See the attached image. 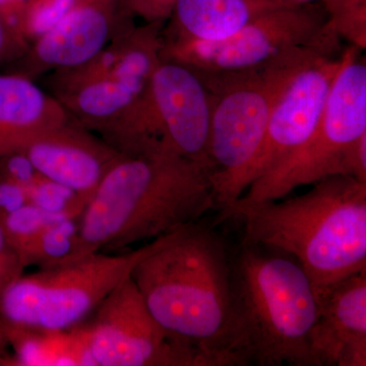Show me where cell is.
Masks as SVG:
<instances>
[{
    "label": "cell",
    "mask_w": 366,
    "mask_h": 366,
    "mask_svg": "<svg viewBox=\"0 0 366 366\" xmlns=\"http://www.w3.org/2000/svg\"><path fill=\"white\" fill-rule=\"evenodd\" d=\"M340 40L327 23L322 2L284 4L262 14L226 39L163 42L162 56L201 71H243L303 50L340 54Z\"/></svg>",
    "instance_id": "obj_9"
},
{
    "label": "cell",
    "mask_w": 366,
    "mask_h": 366,
    "mask_svg": "<svg viewBox=\"0 0 366 366\" xmlns=\"http://www.w3.org/2000/svg\"><path fill=\"white\" fill-rule=\"evenodd\" d=\"M315 366L366 365V271L315 291Z\"/></svg>",
    "instance_id": "obj_15"
},
{
    "label": "cell",
    "mask_w": 366,
    "mask_h": 366,
    "mask_svg": "<svg viewBox=\"0 0 366 366\" xmlns=\"http://www.w3.org/2000/svg\"><path fill=\"white\" fill-rule=\"evenodd\" d=\"M134 25L127 0H76L13 62L11 72L36 81L50 72L79 66Z\"/></svg>",
    "instance_id": "obj_12"
},
{
    "label": "cell",
    "mask_w": 366,
    "mask_h": 366,
    "mask_svg": "<svg viewBox=\"0 0 366 366\" xmlns=\"http://www.w3.org/2000/svg\"><path fill=\"white\" fill-rule=\"evenodd\" d=\"M21 151L41 175L74 190L86 204L122 156L71 119L40 134Z\"/></svg>",
    "instance_id": "obj_14"
},
{
    "label": "cell",
    "mask_w": 366,
    "mask_h": 366,
    "mask_svg": "<svg viewBox=\"0 0 366 366\" xmlns=\"http://www.w3.org/2000/svg\"><path fill=\"white\" fill-rule=\"evenodd\" d=\"M231 266V351L237 366H315L317 296L300 264L242 243Z\"/></svg>",
    "instance_id": "obj_4"
},
{
    "label": "cell",
    "mask_w": 366,
    "mask_h": 366,
    "mask_svg": "<svg viewBox=\"0 0 366 366\" xmlns=\"http://www.w3.org/2000/svg\"><path fill=\"white\" fill-rule=\"evenodd\" d=\"M360 51L350 45L344 50L324 112L307 142L255 179L233 204L276 201L325 178L349 177L351 152L366 134V64Z\"/></svg>",
    "instance_id": "obj_8"
},
{
    "label": "cell",
    "mask_w": 366,
    "mask_h": 366,
    "mask_svg": "<svg viewBox=\"0 0 366 366\" xmlns=\"http://www.w3.org/2000/svg\"><path fill=\"white\" fill-rule=\"evenodd\" d=\"M211 117V93L201 72L162 56L143 98L104 139L122 155L172 154L209 173Z\"/></svg>",
    "instance_id": "obj_6"
},
{
    "label": "cell",
    "mask_w": 366,
    "mask_h": 366,
    "mask_svg": "<svg viewBox=\"0 0 366 366\" xmlns=\"http://www.w3.org/2000/svg\"><path fill=\"white\" fill-rule=\"evenodd\" d=\"M232 257L199 223L175 231L132 273L154 319L211 366H237L231 351Z\"/></svg>",
    "instance_id": "obj_3"
},
{
    "label": "cell",
    "mask_w": 366,
    "mask_h": 366,
    "mask_svg": "<svg viewBox=\"0 0 366 366\" xmlns=\"http://www.w3.org/2000/svg\"><path fill=\"white\" fill-rule=\"evenodd\" d=\"M76 0H29L21 21L26 44L47 32L67 13Z\"/></svg>",
    "instance_id": "obj_23"
},
{
    "label": "cell",
    "mask_w": 366,
    "mask_h": 366,
    "mask_svg": "<svg viewBox=\"0 0 366 366\" xmlns=\"http://www.w3.org/2000/svg\"><path fill=\"white\" fill-rule=\"evenodd\" d=\"M79 325L94 366H211L154 319L132 276Z\"/></svg>",
    "instance_id": "obj_10"
},
{
    "label": "cell",
    "mask_w": 366,
    "mask_h": 366,
    "mask_svg": "<svg viewBox=\"0 0 366 366\" xmlns=\"http://www.w3.org/2000/svg\"><path fill=\"white\" fill-rule=\"evenodd\" d=\"M215 208L203 166L168 153L122 155L79 216L71 262L170 234Z\"/></svg>",
    "instance_id": "obj_1"
},
{
    "label": "cell",
    "mask_w": 366,
    "mask_h": 366,
    "mask_svg": "<svg viewBox=\"0 0 366 366\" xmlns=\"http://www.w3.org/2000/svg\"><path fill=\"white\" fill-rule=\"evenodd\" d=\"M76 327L46 331L0 320V365H91Z\"/></svg>",
    "instance_id": "obj_18"
},
{
    "label": "cell",
    "mask_w": 366,
    "mask_h": 366,
    "mask_svg": "<svg viewBox=\"0 0 366 366\" xmlns=\"http://www.w3.org/2000/svg\"><path fill=\"white\" fill-rule=\"evenodd\" d=\"M64 217L46 213L32 204H26L0 218L7 242L16 252H21L46 226L64 220Z\"/></svg>",
    "instance_id": "obj_21"
},
{
    "label": "cell",
    "mask_w": 366,
    "mask_h": 366,
    "mask_svg": "<svg viewBox=\"0 0 366 366\" xmlns=\"http://www.w3.org/2000/svg\"><path fill=\"white\" fill-rule=\"evenodd\" d=\"M129 11L134 18L144 23L165 24L177 0H127Z\"/></svg>",
    "instance_id": "obj_26"
},
{
    "label": "cell",
    "mask_w": 366,
    "mask_h": 366,
    "mask_svg": "<svg viewBox=\"0 0 366 366\" xmlns=\"http://www.w3.org/2000/svg\"><path fill=\"white\" fill-rule=\"evenodd\" d=\"M284 4L277 0H177L163 26V42L226 39Z\"/></svg>",
    "instance_id": "obj_17"
},
{
    "label": "cell",
    "mask_w": 366,
    "mask_h": 366,
    "mask_svg": "<svg viewBox=\"0 0 366 366\" xmlns=\"http://www.w3.org/2000/svg\"><path fill=\"white\" fill-rule=\"evenodd\" d=\"M173 233L125 254L95 252L62 266L21 274L0 296V320L46 331L74 329Z\"/></svg>",
    "instance_id": "obj_7"
},
{
    "label": "cell",
    "mask_w": 366,
    "mask_h": 366,
    "mask_svg": "<svg viewBox=\"0 0 366 366\" xmlns=\"http://www.w3.org/2000/svg\"><path fill=\"white\" fill-rule=\"evenodd\" d=\"M28 1L29 0H0V16L14 40L23 48L24 52L28 48V44L24 38L21 21Z\"/></svg>",
    "instance_id": "obj_27"
},
{
    "label": "cell",
    "mask_w": 366,
    "mask_h": 366,
    "mask_svg": "<svg viewBox=\"0 0 366 366\" xmlns=\"http://www.w3.org/2000/svg\"><path fill=\"white\" fill-rule=\"evenodd\" d=\"M69 119L61 103L35 79L16 72L0 74V158L24 150Z\"/></svg>",
    "instance_id": "obj_16"
},
{
    "label": "cell",
    "mask_w": 366,
    "mask_h": 366,
    "mask_svg": "<svg viewBox=\"0 0 366 366\" xmlns=\"http://www.w3.org/2000/svg\"><path fill=\"white\" fill-rule=\"evenodd\" d=\"M20 255L7 242L4 228L0 223V296L11 284L24 274Z\"/></svg>",
    "instance_id": "obj_25"
},
{
    "label": "cell",
    "mask_w": 366,
    "mask_h": 366,
    "mask_svg": "<svg viewBox=\"0 0 366 366\" xmlns=\"http://www.w3.org/2000/svg\"><path fill=\"white\" fill-rule=\"evenodd\" d=\"M327 23L340 39L350 46L366 47V0H324Z\"/></svg>",
    "instance_id": "obj_20"
},
{
    "label": "cell",
    "mask_w": 366,
    "mask_h": 366,
    "mask_svg": "<svg viewBox=\"0 0 366 366\" xmlns=\"http://www.w3.org/2000/svg\"><path fill=\"white\" fill-rule=\"evenodd\" d=\"M349 177L366 183V134L356 142L349 160Z\"/></svg>",
    "instance_id": "obj_30"
},
{
    "label": "cell",
    "mask_w": 366,
    "mask_h": 366,
    "mask_svg": "<svg viewBox=\"0 0 366 366\" xmlns=\"http://www.w3.org/2000/svg\"><path fill=\"white\" fill-rule=\"evenodd\" d=\"M343 60L344 51L315 55L295 72L274 106L261 150L247 173V189L307 142L319 124Z\"/></svg>",
    "instance_id": "obj_13"
},
{
    "label": "cell",
    "mask_w": 366,
    "mask_h": 366,
    "mask_svg": "<svg viewBox=\"0 0 366 366\" xmlns=\"http://www.w3.org/2000/svg\"><path fill=\"white\" fill-rule=\"evenodd\" d=\"M23 53V48L14 40L0 16V64H13Z\"/></svg>",
    "instance_id": "obj_29"
},
{
    "label": "cell",
    "mask_w": 366,
    "mask_h": 366,
    "mask_svg": "<svg viewBox=\"0 0 366 366\" xmlns=\"http://www.w3.org/2000/svg\"><path fill=\"white\" fill-rule=\"evenodd\" d=\"M319 54L330 53L303 50L249 71L197 69L212 97L209 175L220 211L244 194L274 106L300 67Z\"/></svg>",
    "instance_id": "obj_5"
},
{
    "label": "cell",
    "mask_w": 366,
    "mask_h": 366,
    "mask_svg": "<svg viewBox=\"0 0 366 366\" xmlns=\"http://www.w3.org/2000/svg\"><path fill=\"white\" fill-rule=\"evenodd\" d=\"M29 199L30 204L46 213L64 218H79L86 207L74 190L43 175L29 190Z\"/></svg>",
    "instance_id": "obj_22"
},
{
    "label": "cell",
    "mask_w": 366,
    "mask_h": 366,
    "mask_svg": "<svg viewBox=\"0 0 366 366\" xmlns=\"http://www.w3.org/2000/svg\"><path fill=\"white\" fill-rule=\"evenodd\" d=\"M29 203V192L0 172V218Z\"/></svg>",
    "instance_id": "obj_28"
},
{
    "label": "cell",
    "mask_w": 366,
    "mask_h": 366,
    "mask_svg": "<svg viewBox=\"0 0 366 366\" xmlns=\"http://www.w3.org/2000/svg\"><path fill=\"white\" fill-rule=\"evenodd\" d=\"M79 218L64 219L40 231L19 252L24 267L44 269L71 262L78 242Z\"/></svg>",
    "instance_id": "obj_19"
},
{
    "label": "cell",
    "mask_w": 366,
    "mask_h": 366,
    "mask_svg": "<svg viewBox=\"0 0 366 366\" xmlns=\"http://www.w3.org/2000/svg\"><path fill=\"white\" fill-rule=\"evenodd\" d=\"M277 1L282 2V4L298 6V4H312V2H322L324 0H277Z\"/></svg>",
    "instance_id": "obj_31"
},
{
    "label": "cell",
    "mask_w": 366,
    "mask_h": 366,
    "mask_svg": "<svg viewBox=\"0 0 366 366\" xmlns=\"http://www.w3.org/2000/svg\"><path fill=\"white\" fill-rule=\"evenodd\" d=\"M0 172L28 192L42 177L24 151L13 152L0 158Z\"/></svg>",
    "instance_id": "obj_24"
},
{
    "label": "cell",
    "mask_w": 366,
    "mask_h": 366,
    "mask_svg": "<svg viewBox=\"0 0 366 366\" xmlns=\"http://www.w3.org/2000/svg\"><path fill=\"white\" fill-rule=\"evenodd\" d=\"M293 199L232 204L220 220L239 219L243 244L295 257L315 290L366 271V183L335 175Z\"/></svg>",
    "instance_id": "obj_2"
},
{
    "label": "cell",
    "mask_w": 366,
    "mask_h": 366,
    "mask_svg": "<svg viewBox=\"0 0 366 366\" xmlns=\"http://www.w3.org/2000/svg\"><path fill=\"white\" fill-rule=\"evenodd\" d=\"M163 26H134L112 71L54 96L72 122L102 137L127 117L148 90L162 59Z\"/></svg>",
    "instance_id": "obj_11"
}]
</instances>
